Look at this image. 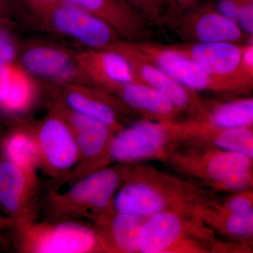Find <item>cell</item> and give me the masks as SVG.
Listing matches in <instances>:
<instances>
[{"mask_svg":"<svg viewBox=\"0 0 253 253\" xmlns=\"http://www.w3.org/2000/svg\"><path fill=\"white\" fill-rule=\"evenodd\" d=\"M188 119L217 129L253 126V98L227 101L203 99L199 109Z\"/></svg>","mask_w":253,"mask_h":253,"instance_id":"22","label":"cell"},{"mask_svg":"<svg viewBox=\"0 0 253 253\" xmlns=\"http://www.w3.org/2000/svg\"><path fill=\"white\" fill-rule=\"evenodd\" d=\"M59 99L68 109L107 125L113 130L124 127L136 115L113 93L88 84L60 86Z\"/></svg>","mask_w":253,"mask_h":253,"instance_id":"12","label":"cell"},{"mask_svg":"<svg viewBox=\"0 0 253 253\" xmlns=\"http://www.w3.org/2000/svg\"><path fill=\"white\" fill-rule=\"evenodd\" d=\"M201 186L217 194L219 193L232 194V193L239 192L245 190L252 189L253 169L231 172L219 179L205 183Z\"/></svg>","mask_w":253,"mask_h":253,"instance_id":"25","label":"cell"},{"mask_svg":"<svg viewBox=\"0 0 253 253\" xmlns=\"http://www.w3.org/2000/svg\"><path fill=\"white\" fill-rule=\"evenodd\" d=\"M27 5L36 16L44 14L61 0H21Z\"/></svg>","mask_w":253,"mask_h":253,"instance_id":"33","label":"cell"},{"mask_svg":"<svg viewBox=\"0 0 253 253\" xmlns=\"http://www.w3.org/2000/svg\"><path fill=\"white\" fill-rule=\"evenodd\" d=\"M134 164L117 163L78 178L66 192L51 195V212L63 220L82 216L94 220L111 212L116 192Z\"/></svg>","mask_w":253,"mask_h":253,"instance_id":"3","label":"cell"},{"mask_svg":"<svg viewBox=\"0 0 253 253\" xmlns=\"http://www.w3.org/2000/svg\"><path fill=\"white\" fill-rule=\"evenodd\" d=\"M37 18L43 30L69 41L80 50L106 49L122 41L109 25L64 0Z\"/></svg>","mask_w":253,"mask_h":253,"instance_id":"6","label":"cell"},{"mask_svg":"<svg viewBox=\"0 0 253 253\" xmlns=\"http://www.w3.org/2000/svg\"><path fill=\"white\" fill-rule=\"evenodd\" d=\"M20 48L11 31L7 28L0 26V64L18 63Z\"/></svg>","mask_w":253,"mask_h":253,"instance_id":"28","label":"cell"},{"mask_svg":"<svg viewBox=\"0 0 253 253\" xmlns=\"http://www.w3.org/2000/svg\"><path fill=\"white\" fill-rule=\"evenodd\" d=\"M19 249L25 253H104L94 228L72 221L28 223L17 228Z\"/></svg>","mask_w":253,"mask_h":253,"instance_id":"7","label":"cell"},{"mask_svg":"<svg viewBox=\"0 0 253 253\" xmlns=\"http://www.w3.org/2000/svg\"><path fill=\"white\" fill-rule=\"evenodd\" d=\"M9 225H12V222L9 218L1 217L0 214V244H1V234H2L3 230Z\"/></svg>","mask_w":253,"mask_h":253,"instance_id":"34","label":"cell"},{"mask_svg":"<svg viewBox=\"0 0 253 253\" xmlns=\"http://www.w3.org/2000/svg\"><path fill=\"white\" fill-rule=\"evenodd\" d=\"M106 49L122 55L129 63L136 81L162 93L182 112L187 113L188 116L201 106L203 99L197 91L188 89L178 83L161 68L139 54L128 41L122 40L116 42Z\"/></svg>","mask_w":253,"mask_h":253,"instance_id":"13","label":"cell"},{"mask_svg":"<svg viewBox=\"0 0 253 253\" xmlns=\"http://www.w3.org/2000/svg\"><path fill=\"white\" fill-rule=\"evenodd\" d=\"M161 161L200 186L231 172L253 168V158L246 155L192 141L178 143Z\"/></svg>","mask_w":253,"mask_h":253,"instance_id":"5","label":"cell"},{"mask_svg":"<svg viewBox=\"0 0 253 253\" xmlns=\"http://www.w3.org/2000/svg\"><path fill=\"white\" fill-rule=\"evenodd\" d=\"M31 129L39 154L40 166L49 175L66 177L79 161V151L73 131L57 103Z\"/></svg>","mask_w":253,"mask_h":253,"instance_id":"9","label":"cell"},{"mask_svg":"<svg viewBox=\"0 0 253 253\" xmlns=\"http://www.w3.org/2000/svg\"><path fill=\"white\" fill-rule=\"evenodd\" d=\"M25 71L18 63L0 64V109Z\"/></svg>","mask_w":253,"mask_h":253,"instance_id":"27","label":"cell"},{"mask_svg":"<svg viewBox=\"0 0 253 253\" xmlns=\"http://www.w3.org/2000/svg\"><path fill=\"white\" fill-rule=\"evenodd\" d=\"M87 11L117 32L123 41H148L149 21L126 0H64Z\"/></svg>","mask_w":253,"mask_h":253,"instance_id":"17","label":"cell"},{"mask_svg":"<svg viewBox=\"0 0 253 253\" xmlns=\"http://www.w3.org/2000/svg\"><path fill=\"white\" fill-rule=\"evenodd\" d=\"M9 9V0H0V17L7 13Z\"/></svg>","mask_w":253,"mask_h":253,"instance_id":"35","label":"cell"},{"mask_svg":"<svg viewBox=\"0 0 253 253\" xmlns=\"http://www.w3.org/2000/svg\"><path fill=\"white\" fill-rule=\"evenodd\" d=\"M239 27L249 37L253 35V5L252 0H240Z\"/></svg>","mask_w":253,"mask_h":253,"instance_id":"30","label":"cell"},{"mask_svg":"<svg viewBox=\"0 0 253 253\" xmlns=\"http://www.w3.org/2000/svg\"><path fill=\"white\" fill-rule=\"evenodd\" d=\"M76 56L87 84L113 94L120 86L137 82L126 59L113 50H80L76 51Z\"/></svg>","mask_w":253,"mask_h":253,"instance_id":"16","label":"cell"},{"mask_svg":"<svg viewBox=\"0 0 253 253\" xmlns=\"http://www.w3.org/2000/svg\"><path fill=\"white\" fill-rule=\"evenodd\" d=\"M128 42L146 59L191 90L226 96H246L253 90V85L240 80L208 74L173 45H163L149 41Z\"/></svg>","mask_w":253,"mask_h":253,"instance_id":"4","label":"cell"},{"mask_svg":"<svg viewBox=\"0 0 253 253\" xmlns=\"http://www.w3.org/2000/svg\"><path fill=\"white\" fill-rule=\"evenodd\" d=\"M113 94L136 116H141L144 120L176 122L182 113L167 96L139 82L123 84Z\"/></svg>","mask_w":253,"mask_h":253,"instance_id":"19","label":"cell"},{"mask_svg":"<svg viewBox=\"0 0 253 253\" xmlns=\"http://www.w3.org/2000/svg\"><path fill=\"white\" fill-rule=\"evenodd\" d=\"M178 33L190 42H241L248 36L239 25L219 14L217 10H196L175 23ZM250 38V37H249Z\"/></svg>","mask_w":253,"mask_h":253,"instance_id":"18","label":"cell"},{"mask_svg":"<svg viewBox=\"0 0 253 253\" xmlns=\"http://www.w3.org/2000/svg\"><path fill=\"white\" fill-rule=\"evenodd\" d=\"M2 142V141H1ZM1 142H0V149H1Z\"/></svg>","mask_w":253,"mask_h":253,"instance_id":"37","label":"cell"},{"mask_svg":"<svg viewBox=\"0 0 253 253\" xmlns=\"http://www.w3.org/2000/svg\"><path fill=\"white\" fill-rule=\"evenodd\" d=\"M239 7L240 0H219L216 10L224 17L239 25Z\"/></svg>","mask_w":253,"mask_h":253,"instance_id":"31","label":"cell"},{"mask_svg":"<svg viewBox=\"0 0 253 253\" xmlns=\"http://www.w3.org/2000/svg\"><path fill=\"white\" fill-rule=\"evenodd\" d=\"M4 159L28 172L36 173L40 166L39 154L32 129L19 128L1 142Z\"/></svg>","mask_w":253,"mask_h":253,"instance_id":"24","label":"cell"},{"mask_svg":"<svg viewBox=\"0 0 253 253\" xmlns=\"http://www.w3.org/2000/svg\"><path fill=\"white\" fill-rule=\"evenodd\" d=\"M218 239L194 211H166L149 216L137 253H216Z\"/></svg>","mask_w":253,"mask_h":253,"instance_id":"2","label":"cell"},{"mask_svg":"<svg viewBox=\"0 0 253 253\" xmlns=\"http://www.w3.org/2000/svg\"><path fill=\"white\" fill-rule=\"evenodd\" d=\"M177 127L181 142L192 141L212 145L253 159V126L217 129L187 119L178 121Z\"/></svg>","mask_w":253,"mask_h":253,"instance_id":"21","label":"cell"},{"mask_svg":"<svg viewBox=\"0 0 253 253\" xmlns=\"http://www.w3.org/2000/svg\"><path fill=\"white\" fill-rule=\"evenodd\" d=\"M146 21L157 22L161 21V6L162 0H126Z\"/></svg>","mask_w":253,"mask_h":253,"instance_id":"29","label":"cell"},{"mask_svg":"<svg viewBox=\"0 0 253 253\" xmlns=\"http://www.w3.org/2000/svg\"><path fill=\"white\" fill-rule=\"evenodd\" d=\"M229 194L225 198H218L212 206L222 212L232 214H247L253 212V189Z\"/></svg>","mask_w":253,"mask_h":253,"instance_id":"26","label":"cell"},{"mask_svg":"<svg viewBox=\"0 0 253 253\" xmlns=\"http://www.w3.org/2000/svg\"><path fill=\"white\" fill-rule=\"evenodd\" d=\"M76 52L59 44L33 41L20 48L18 63L35 78L58 86L87 84Z\"/></svg>","mask_w":253,"mask_h":253,"instance_id":"11","label":"cell"},{"mask_svg":"<svg viewBox=\"0 0 253 253\" xmlns=\"http://www.w3.org/2000/svg\"><path fill=\"white\" fill-rule=\"evenodd\" d=\"M242 72L248 77L253 79V42L244 44L241 59Z\"/></svg>","mask_w":253,"mask_h":253,"instance_id":"32","label":"cell"},{"mask_svg":"<svg viewBox=\"0 0 253 253\" xmlns=\"http://www.w3.org/2000/svg\"><path fill=\"white\" fill-rule=\"evenodd\" d=\"M36 190V173L0 161V206L16 228L33 221Z\"/></svg>","mask_w":253,"mask_h":253,"instance_id":"14","label":"cell"},{"mask_svg":"<svg viewBox=\"0 0 253 253\" xmlns=\"http://www.w3.org/2000/svg\"><path fill=\"white\" fill-rule=\"evenodd\" d=\"M179 143L174 122L142 121L116 131L110 145L111 163H138L147 160L162 161Z\"/></svg>","mask_w":253,"mask_h":253,"instance_id":"8","label":"cell"},{"mask_svg":"<svg viewBox=\"0 0 253 253\" xmlns=\"http://www.w3.org/2000/svg\"><path fill=\"white\" fill-rule=\"evenodd\" d=\"M196 208V214L215 234L229 241L253 244V212L232 214L222 212L213 203Z\"/></svg>","mask_w":253,"mask_h":253,"instance_id":"23","label":"cell"},{"mask_svg":"<svg viewBox=\"0 0 253 253\" xmlns=\"http://www.w3.org/2000/svg\"><path fill=\"white\" fill-rule=\"evenodd\" d=\"M194 1L195 0H179V2L181 3L183 7H186V6H189L190 4H192Z\"/></svg>","mask_w":253,"mask_h":253,"instance_id":"36","label":"cell"},{"mask_svg":"<svg viewBox=\"0 0 253 253\" xmlns=\"http://www.w3.org/2000/svg\"><path fill=\"white\" fill-rule=\"evenodd\" d=\"M148 217L113 210L94 219L104 253H137L138 236Z\"/></svg>","mask_w":253,"mask_h":253,"instance_id":"20","label":"cell"},{"mask_svg":"<svg viewBox=\"0 0 253 253\" xmlns=\"http://www.w3.org/2000/svg\"><path fill=\"white\" fill-rule=\"evenodd\" d=\"M201 69L216 77L234 78L253 85V79L241 71L244 45L233 42H187L174 44Z\"/></svg>","mask_w":253,"mask_h":253,"instance_id":"15","label":"cell"},{"mask_svg":"<svg viewBox=\"0 0 253 253\" xmlns=\"http://www.w3.org/2000/svg\"><path fill=\"white\" fill-rule=\"evenodd\" d=\"M57 104L73 131L79 151V164L72 174L66 176L67 179L76 180L109 166L110 145L116 131L97 120L68 109L59 100Z\"/></svg>","mask_w":253,"mask_h":253,"instance_id":"10","label":"cell"},{"mask_svg":"<svg viewBox=\"0 0 253 253\" xmlns=\"http://www.w3.org/2000/svg\"><path fill=\"white\" fill-rule=\"evenodd\" d=\"M219 197L217 193L194 181L138 163L116 192L113 210L143 216L166 211L195 212L196 208L211 204Z\"/></svg>","mask_w":253,"mask_h":253,"instance_id":"1","label":"cell"}]
</instances>
